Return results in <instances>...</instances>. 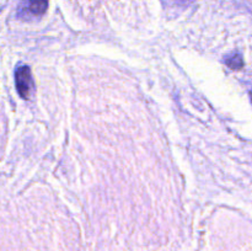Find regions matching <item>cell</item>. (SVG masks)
<instances>
[{
  "label": "cell",
  "mask_w": 252,
  "mask_h": 251,
  "mask_svg": "<svg viewBox=\"0 0 252 251\" xmlns=\"http://www.w3.org/2000/svg\"><path fill=\"white\" fill-rule=\"evenodd\" d=\"M15 85L20 97L30 100L34 93V81L29 65H19L15 69Z\"/></svg>",
  "instance_id": "1"
},
{
  "label": "cell",
  "mask_w": 252,
  "mask_h": 251,
  "mask_svg": "<svg viewBox=\"0 0 252 251\" xmlns=\"http://www.w3.org/2000/svg\"><path fill=\"white\" fill-rule=\"evenodd\" d=\"M49 0H21L17 9V17L22 20H33L46 14Z\"/></svg>",
  "instance_id": "2"
},
{
  "label": "cell",
  "mask_w": 252,
  "mask_h": 251,
  "mask_svg": "<svg viewBox=\"0 0 252 251\" xmlns=\"http://www.w3.org/2000/svg\"><path fill=\"white\" fill-rule=\"evenodd\" d=\"M225 63L229 68L234 69V70H239V69H241L244 66V59L240 53H235L233 56L228 57L225 59Z\"/></svg>",
  "instance_id": "3"
}]
</instances>
